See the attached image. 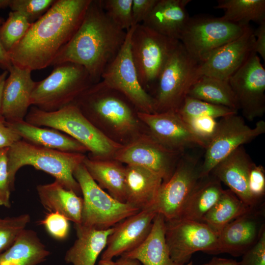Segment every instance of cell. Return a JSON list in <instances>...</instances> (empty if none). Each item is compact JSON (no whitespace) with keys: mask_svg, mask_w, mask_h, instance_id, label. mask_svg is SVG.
<instances>
[{"mask_svg":"<svg viewBox=\"0 0 265 265\" xmlns=\"http://www.w3.org/2000/svg\"><path fill=\"white\" fill-rule=\"evenodd\" d=\"M157 214L151 209L140 211L115 225L101 259L112 260L141 244L149 234Z\"/></svg>","mask_w":265,"mask_h":265,"instance_id":"cell-20","label":"cell"},{"mask_svg":"<svg viewBox=\"0 0 265 265\" xmlns=\"http://www.w3.org/2000/svg\"><path fill=\"white\" fill-rule=\"evenodd\" d=\"M137 114L149 133L169 149L182 153L193 147L206 148V144L194 133L178 111L152 113L137 111Z\"/></svg>","mask_w":265,"mask_h":265,"instance_id":"cell-17","label":"cell"},{"mask_svg":"<svg viewBox=\"0 0 265 265\" xmlns=\"http://www.w3.org/2000/svg\"><path fill=\"white\" fill-rule=\"evenodd\" d=\"M252 208L242 202L230 189H224L218 201L204 215L202 222L206 224L218 235L228 223Z\"/></svg>","mask_w":265,"mask_h":265,"instance_id":"cell-33","label":"cell"},{"mask_svg":"<svg viewBox=\"0 0 265 265\" xmlns=\"http://www.w3.org/2000/svg\"><path fill=\"white\" fill-rule=\"evenodd\" d=\"M69 220L57 212H49L40 221L48 232L57 239L65 238L69 232Z\"/></svg>","mask_w":265,"mask_h":265,"instance_id":"cell-40","label":"cell"},{"mask_svg":"<svg viewBox=\"0 0 265 265\" xmlns=\"http://www.w3.org/2000/svg\"><path fill=\"white\" fill-rule=\"evenodd\" d=\"M243 117L249 121L265 112V70L260 58L253 53L228 79Z\"/></svg>","mask_w":265,"mask_h":265,"instance_id":"cell-16","label":"cell"},{"mask_svg":"<svg viewBox=\"0 0 265 265\" xmlns=\"http://www.w3.org/2000/svg\"><path fill=\"white\" fill-rule=\"evenodd\" d=\"M8 74V71L7 70H4L2 73L0 74V119H4L1 112V103L4 85Z\"/></svg>","mask_w":265,"mask_h":265,"instance_id":"cell-51","label":"cell"},{"mask_svg":"<svg viewBox=\"0 0 265 265\" xmlns=\"http://www.w3.org/2000/svg\"><path fill=\"white\" fill-rule=\"evenodd\" d=\"M3 22V19L0 18V28ZM12 65L7 52L3 47L0 37V67L8 71Z\"/></svg>","mask_w":265,"mask_h":265,"instance_id":"cell-48","label":"cell"},{"mask_svg":"<svg viewBox=\"0 0 265 265\" xmlns=\"http://www.w3.org/2000/svg\"><path fill=\"white\" fill-rule=\"evenodd\" d=\"M199 159L196 156L180 158L171 177L163 182L151 209L165 220L180 217L193 189L201 179Z\"/></svg>","mask_w":265,"mask_h":265,"instance_id":"cell-14","label":"cell"},{"mask_svg":"<svg viewBox=\"0 0 265 265\" xmlns=\"http://www.w3.org/2000/svg\"><path fill=\"white\" fill-rule=\"evenodd\" d=\"M181 155L163 146L149 132H144L123 145L114 159L126 165L146 168L159 175L165 182L173 174Z\"/></svg>","mask_w":265,"mask_h":265,"instance_id":"cell-15","label":"cell"},{"mask_svg":"<svg viewBox=\"0 0 265 265\" xmlns=\"http://www.w3.org/2000/svg\"><path fill=\"white\" fill-rule=\"evenodd\" d=\"M83 164L91 178L115 199L126 203L125 166L114 159H98L86 156Z\"/></svg>","mask_w":265,"mask_h":265,"instance_id":"cell-29","label":"cell"},{"mask_svg":"<svg viewBox=\"0 0 265 265\" xmlns=\"http://www.w3.org/2000/svg\"><path fill=\"white\" fill-rule=\"evenodd\" d=\"M165 227L164 217L157 213L151 231L144 241L121 256L136 259L142 265H180L171 258L165 240Z\"/></svg>","mask_w":265,"mask_h":265,"instance_id":"cell-28","label":"cell"},{"mask_svg":"<svg viewBox=\"0 0 265 265\" xmlns=\"http://www.w3.org/2000/svg\"><path fill=\"white\" fill-rule=\"evenodd\" d=\"M162 182L159 175L146 168L137 165H126V203L140 211L151 208Z\"/></svg>","mask_w":265,"mask_h":265,"instance_id":"cell-23","label":"cell"},{"mask_svg":"<svg viewBox=\"0 0 265 265\" xmlns=\"http://www.w3.org/2000/svg\"><path fill=\"white\" fill-rule=\"evenodd\" d=\"M165 237L172 260L187 264L197 251L218 254V235L206 224L183 218L165 220Z\"/></svg>","mask_w":265,"mask_h":265,"instance_id":"cell-13","label":"cell"},{"mask_svg":"<svg viewBox=\"0 0 265 265\" xmlns=\"http://www.w3.org/2000/svg\"><path fill=\"white\" fill-rule=\"evenodd\" d=\"M255 41L254 30L248 26L240 36L218 48L199 63V76L228 80L254 52Z\"/></svg>","mask_w":265,"mask_h":265,"instance_id":"cell-18","label":"cell"},{"mask_svg":"<svg viewBox=\"0 0 265 265\" xmlns=\"http://www.w3.org/2000/svg\"><path fill=\"white\" fill-rule=\"evenodd\" d=\"M242 256L241 265H265V231L258 241Z\"/></svg>","mask_w":265,"mask_h":265,"instance_id":"cell-44","label":"cell"},{"mask_svg":"<svg viewBox=\"0 0 265 265\" xmlns=\"http://www.w3.org/2000/svg\"><path fill=\"white\" fill-rule=\"evenodd\" d=\"M178 112L186 122L202 116H210L216 119L238 113L236 110L189 96L185 98Z\"/></svg>","mask_w":265,"mask_h":265,"instance_id":"cell-35","label":"cell"},{"mask_svg":"<svg viewBox=\"0 0 265 265\" xmlns=\"http://www.w3.org/2000/svg\"><path fill=\"white\" fill-rule=\"evenodd\" d=\"M201 265H241L240 262L233 259L213 257L208 262Z\"/></svg>","mask_w":265,"mask_h":265,"instance_id":"cell-49","label":"cell"},{"mask_svg":"<svg viewBox=\"0 0 265 265\" xmlns=\"http://www.w3.org/2000/svg\"><path fill=\"white\" fill-rule=\"evenodd\" d=\"M54 0H11L9 7L33 23L44 15L54 2Z\"/></svg>","mask_w":265,"mask_h":265,"instance_id":"cell-39","label":"cell"},{"mask_svg":"<svg viewBox=\"0 0 265 265\" xmlns=\"http://www.w3.org/2000/svg\"><path fill=\"white\" fill-rule=\"evenodd\" d=\"M116 265H142L138 260L121 256L116 262Z\"/></svg>","mask_w":265,"mask_h":265,"instance_id":"cell-50","label":"cell"},{"mask_svg":"<svg viewBox=\"0 0 265 265\" xmlns=\"http://www.w3.org/2000/svg\"><path fill=\"white\" fill-rule=\"evenodd\" d=\"M134 26L127 31L122 47L105 70L101 80L122 93L137 111L155 113V100L141 85L131 54V37Z\"/></svg>","mask_w":265,"mask_h":265,"instance_id":"cell-11","label":"cell"},{"mask_svg":"<svg viewBox=\"0 0 265 265\" xmlns=\"http://www.w3.org/2000/svg\"><path fill=\"white\" fill-rule=\"evenodd\" d=\"M9 148L0 149V206H10L11 187L8 172L7 152Z\"/></svg>","mask_w":265,"mask_h":265,"instance_id":"cell-43","label":"cell"},{"mask_svg":"<svg viewBox=\"0 0 265 265\" xmlns=\"http://www.w3.org/2000/svg\"><path fill=\"white\" fill-rule=\"evenodd\" d=\"M199 64L180 41L157 80L156 94L153 97L156 112L179 110L191 86L200 78Z\"/></svg>","mask_w":265,"mask_h":265,"instance_id":"cell-8","label":"cell"},{"mask_svg":"<svg viewBox=\"0 0 265 265\" xmlns=\"http://www.w3.org/2000/svg\"><path fill=\"white\" fill-rule=\"evenodd\" d=\"M265 132V122L258 121L253 128L248 126L238 113L221 118L215 132L205 148L200 167V177L208 176L213 168L236 149Z\"/></svg>","mask_w":265,"mask_h":265,"instance_id":"cell-12","label":"cell"},{"mask_svg":"<svg viewBox=\"0 0 265 265\" xmlns=\"http://www.w3.org/2000/svg\"><path fill=\"white\" fill-rule=\"evenodd\" d=\"M265 231L264 204L252 207L233 220L218 235V254L242 255L253 246Z\"/></svg>","mask_w":265,"mask_h":265,"instance_id":"cell-19","label":"cell"},{"mask_svg":"<svg viewBox=\"0 0 265 265\" xmlns=\"http://www.w3.org/2000/svg\"><path fill=\"white\" fill-rule=\"evenodd\" d=\"M91 1L55 0L7 52L12 64L31 71L51 66L78 30Z\"/></svg>","mask_w":265,"mask_h":265,"instance_id":"cell-1","label":"cell"},{"mask_svg":"<svg viewBox=\"0 0 265 265\" xmlns=\"http://www.w3.org/2000/svg\"><path fill=\"white\" fill-rule=\"evenodd\" d=\"M189 0H158L148 16L142 23L168 38L180 41L189 19L186 6Z\"/></svg>","mask_w":265,"mask_h":265,"instance_id":"cell-24","label":"cell"},{"mask_svg":"<svg viewBox=\"0 0 265 265\" xmlns=\"http://www.w3.org/2000/svg\"><path fill=\"white\" fill-rule=\"evenodd\" d=\"M84 154L66 152L37 146L21 139L8 148V172L11 188L15 175L24 166L29 165L53 177L64 187L78 195L81 193L73 173L83 162Z\"/></svg>","mask_w":265,"mask_h":265,"instance_id":"cell-5","label":"cell"},{"mask_svg":"<svg viewBox=\"0 0 265 265\" xmlns=\"http://www.w3.org/2000/svg\"><path fill=\"white\" fill-rule=\"evenodd\" d=\"M49 255L36 233L25 229L12 244L0 254V265H37Z\"/></svg>","mask_w":265,"mask_h":265,"instance_id":"cell-30","label":"cell"},{"mask_svg":"<svg viewBox=\"0 0 265 265\" xmlns=\"http://www.w3.org/2000/svg\"><path fill=\"white\" fill-rule=\"evenodd\" d=\"M73 176L83 196L81 225L97 230H106L140 210L120 202L100 187L91 178L83 162L77 167Z\"/></svg>","mask_w":265,"mask_h":265,"instance_id":"cell-7","label":"cell"},{"mask_svg":"<svg viewBox=\"0 0 265 265\" xmlns=\"http://www.w3.org/2000/svg\"><path fill=\"white\" fill-rule=\"evenodd\" d=\"M98 265H116L115 262H113L112 260H105L101 259Z\"/></svg>","mask_w":265,"mask_h":265,"instance_id":"cell-52","label":"cell"},{"mask_svg":"<svg viewBox=\"0 0 265 265\" xmlns=\"http://www.w3.org/2000/svg\"><path fill=\"white\" fill-rule=\"evenodd\" d=\"M252 163L241 146L219 162L211 172L242 202L251 207L260 204L252 197L248 187V175Z\"/></svg>","mask_w":265,"mask_h":265,"instance_id":"cell-22","label":"cell"},{"mask_svg":"<svg viewBox=\"0 0 265 265\" xmlns=\"http://www.w3.org/2000/svg\"><path fill=\"white\" fill-rule=\"evenodd\" d=\"M248 187L252 197L260 202L265 193V172L264 167L253 162L249 172Z\"/></svg>","mask_w":265,"mask_h":265,"instance_id":"cell-42","label":"cell"},{"mask_svg":"<svg viewBox=\"0 0 265 265\" xmlns=\"http://www.w3.org/2000/svg\"><path fill=\"white\" fill-rule=\"evenodd\" d=\"M36 189L40 202L46 209L62 214L75 225L81 224L83 205L82 197L55 181L39 185Z\"/></svg>","mask_w":265,"mask_h":265,"instance_id":"cell-27","label":"cell"},{"mask_svg":"<svg viewBox=\"0 0 265 265\" xmlns=\"http://www.w3.org/2000/svg\"><path fill=\"white\" fill-rule=\"evenodd\" d=\"M100 131L124 145L144 133L137 110L120 92L103 81L94 83L73 103Z\"/></svg>","mask_w":265,"mask_h":265,"instance_id":"cell-3","label":"cell"},{"mask_svg":"<svg viewBox=\"0 0 265 265\" xmlns=\"http://www.w3.org/2000/svg\"><path fill=\"white\" fill-rule=\"evenodd\" d=\"M157 1L158 0H132V16L133 25L142 24Z\"/></svg>","mask_w":265,"mask_h":265,"instance_id":"cell-45","label":"cell"},{"mask_svg":"<svg viewBox=\"0 0 265 265\" xmlns=\"http://www.w3.org/2000/svg\"><path fill=\"white\" fill-rule=\"evenodd\" d=\"M77 238L66 252L64 260L72 265H95L105 249L108 238L114 226L106 230H97L75 225Z\"/></svg>","mask_w":265,"mask_h":265,"instance_id":"cell-26","label":"cell"},{"mask_svg":"<svg viewBox=\"0 0 265 265\" xmlns=\"http://www.w3.org/2000/svg\"><path fill=\"white\" fill-rule=\"evenodd\" d=\"M25 120L36 126L53 128L66 134L83 145L92 158L114 159L123 146L97 129L74 103L53 111H46L32 106Z\"/></svg>","mask_w":265,"mask_h":265,"instance_id":"cell-4","label":"cell"},{"mask_svg":"<svg viewBox=\"0 0 265 265\" xmlns=\"http://www.w3.org/2000/svg\"><path fill=\"white\" fill-rule=\"evenodd\" d=\"M248 26L233 24L220 17H190L180 41L188 54L200 63L214 51L240 36Z\"/></svg>","mask_w":265,"mask_h":265,"instance_id":"cell-10","label":"cell"},{"mask_svg":"<svg viewBox=\"0 0 265 265\" xmlns=\"http://www.w3.org/2000/svg\"><path fill=\"white\" fill-rule=\"evenodd\" d=\"M258 27L254 30L255 37L254 51L259 54L265 60V21L259 24Z\"/></svg>","mask_w":265,"mask_h":265,"instance_id":"cell-47","label":"cell"},{"mask_svg":"<svg viewBox=\"0 0 265 265\" xmlns=\"http://www.w3.org/2000/svg\"><path fill=\"white\" fill-rule=\"evenodd\" d=\"M127 31L108 17L100 0H91L78 30L60 50L51 65L71 62L82 66L94 83L122 47Z\"/></svg>","mask_w":265,"mask_h":265,"instance_id":"cell-2","label":"cell"},{"mask_svg":"<svg viewBox=\"0 0 265 265\" xmlns=\"http://www.w3.org/2000/svg\"><path fill=\"white\" fill-rule=\"evenodd\" d=\"M186 122L194 133L207 145L213 136L217 125L216 119L210 116L196 117L190 119Z\"/></svg>","mask_w":265,"mask_h":265,"instance_id":"cell-41","label":"cell"},{"mask_svg":"<svg viewBox=\"0 0 265 265\" xmlns=\"http://www.w3.org/2000/svg\"><path fill=\"white\" fill-rule=\"evenodd\" d=\"M21 139L42 147L66 152L85 154L87 149L79 142L60 131L45 127L30 124L25 120L8 122Z\"/></svg>","mask_w":265,"mask_h":265,"instance_id":"cell-25","label":"cell"},{"mask_svg":"<svg viewBox=\"0 0 265 265\" xmlns=\"http://www.w3.org/2000/svg\"><path fill=\"white\" fill-rule=\"evenodd\" d=\"M223 190L221 182L212 174L201 178L190 194L179 218L202 222Z\"/></svg>","mask_w":265,"mask_h":265,"instance_id":"cell-31","label":"cell"},{"mask_svg":"<svg viewBox=\"0 0 265 265\" xmlns=\"http://www.w3.org/2000/svg\"><path fill=\"white\" fill-rule=\"evenodd\" d=\"M11 0H0V9L9 7Z\"/></svg>","mask_w":265,"mask_h":265,"instance_id":"cell-53","label":"cell"},{"mask_svg":"<svg viewBox=\"0 0 265 265\" xmlns=\"http://www.w3.org/2000/svg\"><path fill=\"white\" fill-rule=\"evenodd\" d=\"M187 96L238 111L239 105L228 80L200 77L192 85Z\"/></svg>","mask_w":265,"mask_h":265,"instance_id":"cell-32","label":"cell"},{"mask_svg":"<svg viewBox=\"0 0 265 265\" xmlns=\"http://www.w3.org/2000/svg\"><path fill=\"white\" fill-rule=\"evenodd\" d=\"M93 84L82 66L71 62L59 64L54 66L47 77L37 82L30 104L44 111H55L73 103Z\"/></svg>","mask_w":265,"mask_h":265,"instance_id":"cell-6","label":"cell"},{"mask_svg":"<svg viewBox=\"0 0 265 265\" xmlns=\"http://www.w3.org/2000/svg\"><path fill=\"white\" fill-rule=\"evenodd\" d=\"M21 139L15 131L6 125L4 119H0V149L9 148Z\"/></svg>","mask_w":265,"mask_h":265,"instance_id":"cell-46","label":"cell"},{"mask_svg":"<svg viewBox=\"0 0 265 265\" xmlns=\"http://www.w3.org/2000/svg\"><path fill=\"white\" fill-rule=\"evenodd\" d=\"M186 265H194L192 262H188Z\"/></svg>","mask_w":265,"mask_h":265,"instance_id":"cell-54","label":"cell"},{"mask_svg":"<svg viewBox=\"0 0 265 265\" xmlns=\"http://www.w3.org/2000/svg\"><path fill=\"white\" fill-rule=\"evenodd\" d=\"M4 85L1 115L8 122L25 120L31 106L30 98L37 81L30 70L12 65Z\"/></svg>","mask_w":265,"mask_h":265,"instance_id":"cell-21","label":"cell"},{"mask_svg":"<svg viewBox=\"0 0 265 265\" xmlns=\"http://www.w3.org/2000/svg\"><path fill=\"white\" fill-rule=\"evenodd\" d=\"M103 10L111 21L127 31L133 25L132 0H100Z\"/></svg>","mask_w":265,"mask_h":265,"instance_id":"cell-37","label":"cell"},{"mask_svg":"<svg viewBox=\"0 0 265 265\" xmlns=\"http://www.w3.org/2000/svg\"><path fill=\"white\" fill-rule=\"evenodd\" d=\"M32 24L20 13L9 12L0 28L1 43L7 52L24 37Z\"/></svg>","mask_w":265,"mask_h":265,"instance_id":"cell-36","label":"cell"},{"mask_svg":"<svg viewBox=\"0 0 265 265\" xmlns=\"http://www.w3.org/2000/svg\"><path fill=\"white\" fill-rule=\"evenodd\" d=\"M30 221L28 214L0 218V254L12 244Z\"/></svg>","mask_w":265,"mask_h":265,"instance_id":"cell-38","label":"cell"},{"mask_svg":"<svg viewBox=\"0 0 265 265\" xmlns=\"http://www.w3.org/2000/svg\"><path fill=\"white\" fill-rule=\"evenodd\" d=\"M179 42L142 24L134 26L131 37V52L139 81L147 92V88L156 83Z\"/></svg>","mask_w":265,"mask_h":265,"instance_id":"cell-9","label":"cell"},{"mask_svg":"<svg viewBox=\"0 0 265 265\" xmlns=\"http://www.w3.org/2000/svg\"><path fill=\"white\" fill-rule=\"evenodd\" d=\"M215 8L224 10L221 19L241 26L265 21V0H218Z\"/></svg>","mask_w":265,"mask_h":265,"instance_id":"cell-34","label":"cell"}]
</instances>
